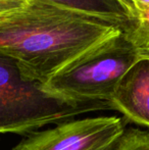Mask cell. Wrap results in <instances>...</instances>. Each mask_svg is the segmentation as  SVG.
Returning a JSON list of instances; mask_svg holds the SVG:
<instances>
[{"mask_svg":"<svg viewBox=\"0 0 149 150\" xmlns=\"http://www.w3.org/2000/svg\"><path fill=\"white\" fill-rule=\"evenodd\" d=\"M124 33L139 51L149 50V7L135 11L131 28Z\"/></svg>","mask_w":149,"mask_h":150,"instance_id":"cell-7","label":"cell"},{"mask_svg":"<svg viewBox=\"0 0 149 150\" xmlns=\"http://www.w3.org/2000/svg\"><path fill=\"white\" fill-rule=\"evenodd\" d=\"M109 105L127 122L149 128V58L141 55L124 76Z\"/></svg>","mask_w":149,"mask_h":150,"instance_id":"cell-5","label":"cell"},{"mask_svg":"<svg viewBox=\"0 0 149 150\" xmlns=\"http://www.w3.org/2000/svg\"><path fill=\"white\" fill-rule=\"evenodd\" d=\"M124 1H126V2H127V3H129V4H130V2L128 1V0H124ZM130 5H131V4H130ZM131 6H132V5H131ZM133 11H134V10H133Z\"/></svg>","mask_w":149,"mask_h":150,"instance_id":"cell-12","label":"cell"},{"mask_svg":"<svg viewBox=\"0 0 149 150\" xmlns=\"http://www.w3.org/2000/svg\"><path fill=\"white\" fill-rule=\"evenodd\" d=\"M130 4L132 5V8L134 10V13L137 10H141L144 8L149 7V0H128Z\"/></svg>","mask_w":149,"mask_h":150,"instance_id":"cell-10","label":"cell"},{"mask_svg":"<svg viewBox=\"0 0 149 150\" xmlns=\"http://www.w3.org/2000/svg\"><path fill=\"white\" fill-rule=\"evenodd\" d=\"M112 109L109 102L74 103L48 94L13 58L0 53V134H30L49 124Z\"/></svg>","mask_w":149,"mask_h":150,"instance_id":"cell-3","label":"cell"},{"mask_svg":"<svg viewBox=\"0 0 149 150\" xmlns=\"http://www.w3.org/2000/svg\"><path fill=\"white\" fill-rule=\"evenodd\" d=\"M126 124L115 115L72 119L26 135L12 150H112Z\"/></svg>","mask_w":149,"mask_h":150,"instance_id":"cell-4","label":"cell"},{"mask_svg":"<svg viewBox=\"0 0 149 150\" xmlns=\"http://www.w3.org/2000/svg\"><path fill=\"white\" fill-rule=\"evenodd\" d=\"M140 53H141V55L145 56V57L149 58V50H144V51H140Z\"/></svg>","mask_w":149,"mask_h":150,"instance_id":"cell-11","label":"cell"},{"mask_svg":"<svg viewBox=\"0 0 149 150\" xmlns=\"http://www.w3.org/2000/svg\"><path fill=\"white\" fill-rule=\"evenodd\" d=\"M124 32L101 21L30 0L0 16V53L43 84L70 62Z\"/></svg>","mask_w":149,"mask_h":150,"instance_id":"cell-1","label":"cell"},{"mask_svg":"<svg viewBox=\"0 0 149 150\" xmlns=\"http://www.w3.org/2000/svg\"><path fill=\"white\" fill-rule=\"evenodd\" d=\"M64 10L89 16L121 28L124 32L134 22L132 6L124 0H35Z\"/></svg>","mask_w":149,"mask_h":150,"instance_id":"cell-6","label":"cell"},{"mask_svg":"<svg viewBox=\"0 0 149 150\" xmlns=\"http://www.w3.org/2000/svg\"><path fill=\"white\" fill-rule=\"evenodd\" d=\"M30 0H0V16L22 9Z\"/></svg>","mask_w":149,"mask_h":150,"instance_id":"cell-9","label":"cell"},{"mask_svg":"<svg viewBox=\"0 0 149 150\" xmlns=\"http://www.w3.org/2000/svg\"><path fill=\"white\" fill-rule=\"evenodd\" d=\"M140 58V51L121 32L56 71L42 87L68 102H109L124 76Z\"/></svg>","mask_w":149,"mask_h":150,"instance_id":"cell-2","label":"cell"},{"mask_svg":"<svg viewBox=\"0 0 149 150\" xmlns=\"http://www.w3.org/2000/svg\"><path fill=\"white\" fill-rule=\"evenodd\" d=\"M112 150H149V132L137 128L126 129Z\"/></svg>","mask_w":149,"mask_h":150,"instance_id":"cell-8","label":"cell"}]
</instances>
